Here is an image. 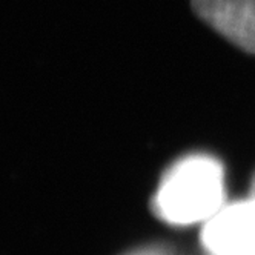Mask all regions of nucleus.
Returning <instances> with one entry per match:
<instances>
[{"label":"nucleus","instance_id":"2","mask_svg":"<svg viewBox=\"0 0 255 255\" xmlns=\"http://www.w3.org/2000/svg\"><path fill=\"white\" fill-rule=\"evenodd\" d=\"M203 245L211 255H255V198L223 206L209 218Z\"/></svg>","mask_w":255,"mask_h":255},{"label":"nucleus","instance_id":"1","mask_svg":"<svg viewBox=\"0 0 255 255\" xmlns=\"http://www.w3.org/2000/svg\"><path fill=\"white\" fill-rule=\"evenodd\" d=\"M225 178L220 163L191 157L163 178L154 198L157 215L172 225L208 222L223 208Z\"/></svg>","mask_w":255,"mask_h":255},{"label":"nucleus","instance_id":"3","mask_svg":"<svg viewBox=\"0 0 255 255\" xmlns=\"http://www.w3.org/2000/svg\"><path fill=\"white\" fill-rule=\"evenodd\" d=\"M194 12L229 42L255 54V0H192Z\"/></svg>","mask_w":255,"mask_h":255}]
</instances>
